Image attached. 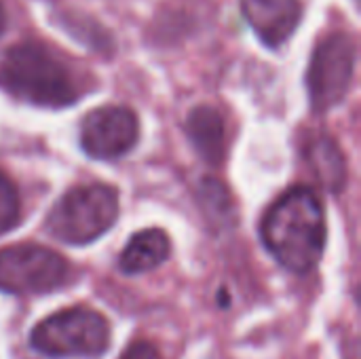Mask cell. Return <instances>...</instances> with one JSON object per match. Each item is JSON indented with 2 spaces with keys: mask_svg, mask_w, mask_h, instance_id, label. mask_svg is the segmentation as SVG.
I'll return each mask as SVG.
<instances>
[{
  "mask_svg": "<svg viewBox=\"0 0 361 359\" xmlns=\"http://www.w3.org/2000/svg\"><path fill=\"white\" fill-rule=\"evenodd\" d=\"M264 248L290 273H311L326 248V214L315 190L294 186L264 214L260 224Z\"/></svg>",
  "mask_w": 361,
  "mask_h": 359,
  "instance_id": "6da1fadb",
  "label": "cell"
},
{
  "mask_svg": "<svg viewBox=\"0 0 361 359\" xmlns=\"http://www.w3.org/2000/svg\"><path fill=\"white\" fill-rule=\"evenodd\" d=\"M0 87L34 106L63 108L85 93L72 66L36 42L13 44L0 59Z\"/></svg>",
  "mask_w": 361,
  "mask_h": 359,
  "instance_id": "7a4b0ae2",
  "label": "cell"
},
{
  "mask_svg": "<svg viewBox=\"0 0 361 359\" xmlns=\"http://www.w3.org/2000/svg\"><path fill=\"white\" fill-rule=\"evenodd\" d=\"M118 193L108 184H89L68 190L49 212L47 231L61 243L87 245L114 226Z\"/></svg>",
  "mask_w": 361,
  "mask_h": 359,
  "instance_id": "3957f363",
  "label": "cell"
},
{
  "mask_svg": "<svg viewBox=\"0 0 361 359\" xmlns=\"http://www.w3.org/2000/svg\"><path fill=\"white\" fill-rule=\"evenodd\" d=\"M30 343L47 358L97 359L110 345V326L89 307H70L36 324Z\"/></svg>",
  "mask_w": 361,
  "mask_h": 359,
  "instance_id": "277c9868",
  "label": "cell"
},
{
  "mask_svg": "<svg viewBox=\"0 0 361 359\" xmlns=\"http://www.w3.org/2000/svg\"><path fill=\"white\" fill-rule=\"evenodd\" d=\"M70 279V262L36 243H15L0 250V292L17 296L49 294Z\"/></svg>",
  "mask_w": 361,
  "mask_h": 359,
  "instance_id": "5b68a950",
  "label": "cell"
},
{
  "mask_svg": "<svg viewBox=\"0 0 361 359\" xmlns=\"http://www.w3.org/2000/svg\"><path fill=\"white\" fill-rule=\"evenodd\" d=\"M355 70V42L345 32L324 36L313 51L307 89L315 112H328L347 95Z\"/></svg>",
  "mask_w": 361,
  "mask_h": 359,
  "instance_id": "8992f818",
  "label": "cell"
},
{
  "mask_svg": "<svg viewBox=\"0 0 361 359\" xmlns=\"http://www.w3.org/2000/svg\"><path fill=\"white\" fill-rule=\"evenodd\" d=\"M140 138L137 114L127 106H102L91 110L80 125L82 150L102 161L127 154Z\"/></svg>",
  "mask_w": 361,
  "mask_h": 359,
  "instance_id": "52a82bcc",
  "label": "cell"
},
{
  "mask_svg": "<svg viewBox=\"0 0 361 359\" xmlns=\"http://www.w3.org/2000/svg\"><path fill=\"white\" fill-rule=\"evenodd\" d=\"M241 13L269 47H281L298 28L302 17L300 0H241Z\"/></svg>",
  "mask_w": 361,
  "mask_h": 359,
  "instance_id": "ba28073f",
  "label": "cell"
},
{
  "mask_svg": "<svg viewBox=\"0 0 361 359\" xmlns=\"http://www.w3.org/2000/svg\"><path fill=\"white\" fill-rule=\"evenodd\" d=\"M186 133L209 165H220L226 154V125L222 114L212 106H197L186 118Z\"/></svg>",
  "mask_w": 361,
  "mask_h": 359,
  "instance_id": "9c48e42d",
  "label": "cell"
},
{
  "mask_svg": "<svg viewBox=\"0 0 361 359\" xmlns=\"http://www.w3.org/2000/svg\"><path fill=\"white\" fill-rule=\"evenodd\" d=\"M171 254V241L161 229H146L131 237L118 256V269L125 275H140L161 267Z\"/></svg>",
  "mask_w": 361,
  "mask_h": 359,
  "instance_id": "30bf717a",
  "label": "cell"
},
{
  "mask_svg": "<svg viewBox=\"0 0 361 359\" xmlns=\"http://www.w3.org/2000/svg\"><path fill=\"white\" fill-rule=\"evenodd\" d=\"M309 163L326 190H343V186L347 184V161L332 138H319L311 144Z\"/></svg>",
  "mask_w": 361,
  "mask_h": 359,
  "instance_id": "8fae6325",
  "label": "cell"
},
{
  "mask_svg": "<svg viewBox=\"0 0 361 359\" xmlns=\"http://www.w3.org/2000/svg\"><path fill=\"white\" fill-rule=\"evenodd\" d=\"M19 222V195L15 184L0 171V235Z\"/></svg>",
  "mask_w": 361,
  "mask_h": 359,
  "instance_id": "7c38bea8",
  "label": "cell"
},
{
  "mask_svg": "<svg viewBox=\"0 0 361 359\" xmlns=\"http://www.w3.org/2000/svg\"><path fill=\"white\" fill-rule=\"evenodd\" d=\"M201 193H203V203H205L209 216L214 218L216 212H218V216H220L222 220H228L231 201H228V193H226L224 184L218 182V180H203Z\"/></svg>",
  "mask_w": 361,
  "mask_h": 359,
  "instance_id": "4fadbf2b",
  "label": "cell"
},
{
  "mask_svg": "<svg viewBox=\"0 0 361 359\" xmlns=\"http://www.w3.org/2000/svg\"><path fill=\"white\" fill-rule=\"evenodd\" d=\"M118 359H163L161 358V351L157 349L154 343L150 341H144V339H137L133 343L127 345V349L121 353Z\"/></svg>",
  "mask_w": 361,
  "mask_h": 359,
  "instance_id": "5bb4252c",
  "label": "cell"
},
{
  "mask_svg": "<svg viewBox=\"0 0 361 359\" xmlns=\"http://www.w3.org/2000/svg\"><path fill=\"white\" fill-rule=\"evenodd\" d=\"M4 25H6V15H4V8H2V4H0V34H2Z\"/></svg>",
  "mask_w": 361,
  "mask_h": 359,
  "instance_id": "9a60e30c",
  "label": "cell"
}]
</instances>
